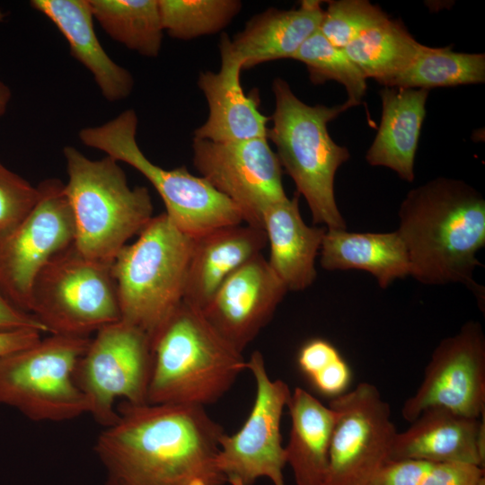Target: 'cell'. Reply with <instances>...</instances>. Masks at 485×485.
Masks as SVG:
<instances>
[{
	"mask_svg": "<svg viewBox=\"0 0 485 485\" xmlns=\"http://www.w3.org/2000/svg\"><path fill=\"white\" fill-rule=\"evenodd\" d=\"M94 451L106 485H225L216 463L224 428L199 405L122 401Z\"/></svg>",
	"mask_w": 485,
	"mask_h": 485,
	"instance_id": "obj_1",
	"label": "cell"
},
{
	"mask_svg": "<svg viewBox=\"0 0 485 485\" xmlns=\"http://www.w3.org/2000/svg\"><path fill=\"white\" fill-rule=\"evenodd\" d=\"M397 232L409 255L410 276L425 285L459 283L480 301L474 279L485 246V199L463 181L436 177L410 190L399 209Z\"/></svg>",
	"mask_w": 485,
	"mask_h": 485,
	"instance_id": "obj_2",
	"label": "cell"
},
{
	"mask_svg": "<svg viewBox=\"0 0 485 485\" xmlns=\"http://www.w3.org/2000/svg\"><path fill=\"white\" fill-rule=\"evenodd\" d=\"M148 404L205 405L217 401L246 368L242 353L181 302L151 339Z\"/></svg>",
	"mask_w": 485,
	"mask_h": 485,
	"instance_id": "obj_3",
	"label": "cell"
},
{
	"mask_svg": "<svg viewBox=\"0 0 485 485\" xmlns=\"http://www.w3.org/2000/svg\"><path fill=\"white\" fill-rule=\"evenodd\" d=\"M272 92L275 110L269 118L272 127L268 129V138L276 146L281 167L306 200L314 224H322L327 229H346L335 199L334 179L350 154L332 140L327 125L352 104L346 101L331 107L308 105L280 77L274 79Z\"/></svg>",
	"mask_w": 485,
	"mask_h": 485,
	"instance_id": "obj_4",
	"label": "cell"
},
{
	"mask_svg": "<svg viewBox=\"0 0 485 485\" xmlns=\"http://www.w3.org/2000/svg\"><path fill=\"white\" fill-rule=\"evenodd\" d=\"M63 154L74 245L87 258L112 263L154 216L150 193L143 186L130 188L124 171L110 156L92 160L71 146H65Z\"/></svg>",
	"mask_w": 485,
	"mask_h": 485,
	"instance_id": "obj_5",
	"label": "cell"
},
{
	"mask_svg": "<svg viewBox=\"0 0 485 485\" xmlns=\"http://www.w3.org/2000/svg\"><path fill=\"white\" fill-rule=\"evenodd\" d=\"M194 242L164 212L121 249L111 265L121 321L152 339L183 300Z\"/></svg>",
	"mask_w": 485,
	"mask_h": 485,
	"instance_id": "obj_6",
	"label": "cell"
},
{
	"mask_svg": "<svg viewBox=\"0 0 485 485\" xmlns=\"http://www.w3.org/2000/svg\"><path fill=\"white\" fill-rule=\"evenodd\" d=\"M137 117L127 110L99 126L79 131L81 142L138 171L162 198L165 214L184 234L196 239L216 229L240 225L238 207L203 177L186 167L164 169L151 162L137 142Z\"/></svg>",
	"mask_w": 485,
	"mask_h": 485,
	"instance_id": "obj_7",
	"label": "cell"
},
{
	"mask_svg": "<svg viewBox=\"0 0 485 485\" xmlns=\"http://www.w3.org/2000/svg\"><path fill=\"white\" fill-rule=\"evenodd\" d=\"M90 340L49 334L0 358V403L34 421H65L88 413L75 373Z\"/></svg>",
	"mask_w": 485,
	"mask_h": 485,
	"instance_id": "obj_8",
	"label": "cell"
},
{
	"mask_svg": "<svg viewBox=\"0 0 485 485\" xmlns=\"http://www.w3.org/2000/svg\"><path fill=\"white\" fill-rule=\"evenodd\" d=\"M112 263L83 255L73 244L38 274L30 313L48 334L91 337L120 320Z\"/></svg>",
	"mask_w": 485,
	"mask_h": 485,
	"instance_id": "obj_9",
	"label": "cell"
},
{
	"mask_svg": "<svg viewBox=\"0 0 485 485\" xmlns=\"http://www.w3.org/2000/svg\"><path fill=\"white\" fill-rule=\"evenodd\" d=\"M94 334L77 364L75 379L87 400L88 414L105 428L119 417L117 399L136 405L147 403L151 340L146 332L121 320Z\"/></svg>",
	"mask_w": 485,
	"mask_h": 485,
	"instance_id": "obj_10",
	"label": "cell"
},
{
	"mask_svg": "<svg viewBox=\"0 0 485 485\" xmlns=\"http://www.w3.org/2000/svg\"><path fill=\"white\" fill-rule=\"evenodd\" d=\"M38 188L40 196L35 207L14 230L0 238V292L13 306L28 313L38 274L75 241L65 183L49 178Z\"/></svg>",
	"mask_w": 485,
	"mask_h": 485,
	"instance_id": "obj_11",
	"label": "cell"
},
{
	"mask_svg": "<svg viewBox=\"0 0 485 485\" xmlns=\"http://www.w3.org/2000/svg\"><path fill=\"white\" fill-rule=\"evenodd\" d=\"M336 413L322 485H367L389 461L398 431L377 387L358 384L329 403Z\"/></svg>",
	"mask_w": 485,
	"mask_h": 485,
	"instance_id": "obj_12",
	"label": "cell"
},
{
	"mask_svg": "<svg viewBox=\"0 0 485 485\" xmlns=\"http://www.w3.org/2000/svg\"><path fill=\"white\" fill-rule=\"evenodd\" d=\"M246 368L256 384L254 402L242 427L234 435L221 436L216 463L231 485H253L261 477L285 485L287 461L280 424L291 392L282 380L269 378L260 351L251 354Z\"/></svg>",
	"mask_w": 485,
	"mask_h": 485,
	"instance_id": "obj_13",
	"label": "cell"
},
{
	"mask_svg": "<svg viewBox=\"0 0 485 485\" xmlns=\"http://www.w3.org/2000/svg\"><path fill=\"white\" fill-rule=\"evenodd\" d=\"M192 152L201 177L238 207L246 225L263 229L267 208L287 198L281 164L267 137L226 142L193 138Z\"/></svg>",
	"mask_w": 485,
	"mask_h": 485,
	"instance_id": "obj_14",
	"label": "cell"
},
{
	"mask_svg": "<svg viewBox=\"0 0 485 485\" xmlns=\"http://www.w3.org/2000/svg\"><path fill=\"white\" fill-rule=\"evenodd\" d=\"M432 407L475 419L484 414L485 338L480 322H468L439 342L419 387L404 402L401 416L411 423Z\"/></svg>",
	"mask_w": 485,
	"mask_h": 485,
	"instance_id": "obj_15",
	"label": "cell"
},
{
	"mask_svg": "<svg viewBox=\"0 0 485 485\" xmlns=\"http://www.w3.org/2000/svg\"><path fill=\"white\" fill-rule=\"evenodd\" d=\"M287 292L260 253L230 275L201 311L213 328L242 353L270 321Z\"/></svg>",
	"mask_w": 485,
	"mask_h": 485,
	"instance_id": "obj_16",
	"label": "cell"
},
{
	"mask_svg": "<svg viewBox=\"0 0 485 485\" xmlns=\"http://www.w3.org/2000/svg\"><path fill=\"white\" fill-rule=\"evenodd\" d=\"M220 68L198 75V85L208 104L206 122L195 129L197 139L215 142L268 138L269 118L260 110L258 90L245 94L240 82L242 65L231 48L226 33L220 38Z\"/></svg>",
	"mask_w": 485,
	"mask_h": 485,
	"instance_id": "obj_17",
	"label": "cell"
},
{
	"mask_svg": "<svg viewBox=\"0 0 485 485\" xmlns=\"http://www.w3.org/2000/svg\"><path fill=\"white\" fill-rule=\"evenodd\" d=\"M481 418L465 417L441 407L428 408L410 428L396 434L389 461L411 459L484 467V415Z\"/></svg>",
	"mask_w": 485,
	"mask_h": 485,
	"instance_id": "obj_18",
	"label": "cell"
},
{
	"mask_svg": "<svg viewBox=\"0 0 485 485\" xmlns=\"http://www.w3.org/2000/svg\"><path fill=\"white\" fill-rule=\"evenodd\" d=\"M263 229L227 225L195 239L183 302L203 310L223 282L267 244Z\"/></svg>",
	"mask_w": 485,
	"mask_h": 485,
	"instance_id": "obj_19",
	"label": "cell"
},
{
	"mask_svg": "<svg viewBox=\"0 0 485 485\" xmlns=\"http://www.w3.org/2000/svg\"><path fill=\"white\" fill-rule=\"evenodd\" d=\"M299 194L267 208L263 230L269 243L268 263L287 291H303L315 280V259L327 228L307 225L299 210Z\"/></svg>",
	"mask_w": 485,
	"mask_h": 485,
	"instance_id": "obj_20",
	"label": "cell"
},
{
	"mask_svg": "<svg viewBox=\"0 0 485 485\" xmlns=\"http://www.w3.org/2000/svg\"><path fill=\"white\" fill-rule=\"evenodd\" d=\"M30 4L56 25L66 40L71 55L93 75L107 101H118L129 96L133 76L101 45L89 0H32Z\"/></svg>",
	"mask_w": 485,
	"mask_h": 485,
	"instance_id": "obj_21",
	"label": "cell"
},
{
	"mask_svg": "<svg viewBox=\"0 0 485 485\" xmlns=\"http://www.w3.org/2000/svg\"><path fill=\"white\" fill-rule=\"evenodd\" d=\"M428 93L425 89L400 87H384L380 91L381 122L366 154L370 165L389 168L401 179L413 181Z\"/></svg>",
	"mask_w": 485,
	"mask_h": 485,
	"instance_id": "obj_22",
	"label": "cell"
},
{
	"mask_svg": "<svg viewBox=\"0 0 485 485\" xmlns=\"http://www.w3.org/2000/svg\"><path fill=\"white\" fill-rule=\"evenodd\" d=\"M323 9L318 0H303L290 10L269 8L251 18L231 40L242 69L278 59L293 58L320 27Z\"/></svg>",
	"mask_w": 485,
	"mask_h": 485,
	"instance_id": "obj_23",
	"label": "cell"
},
{
	"mask_svg": "<svg viewBox=\"0 0 485 485\" xmlns=\"http://www.w3.org/2000/svg\"><path fill=\"white\" fill-rule=\"evenodd\" d=\"M320 253V264L324 269L367 271L382 288L410 276L407 249L397 230L350 233L346 229H326Z\"/></svg>",
	"mask_w": 485,
	"mask_h": 485,
	"instance_id": "obj_24",
	"label": "cell"
},
{
	"mask_svg": "<svg viewBox=\"0 0 485 485\" xmlns=\"http://www.w3.org/2000/svg\"><path fill=\"white\" fill-rule=\"evenodd\" d=\"M287 407L291 419L287 464L296 485H322L336 413L299 387L291 392Z\"/></svg>",
	"mask_w": 485,
	"mask_h": 485,
	"instance_id": "obj_25",
	"label": "cell"
},
{
	"mask_svg": "<svg viewBox=\"0 0 485 485\" xmlns=\"http://www.w3.org/2000/svg\"><path fill=\"white\" fill-rule=\"evenodd\" d=\"M421 45L401 21L388 18L343 49L366 79L387 87L410 66Z\"/></svg>",
	"mask_w": 485,
	"mask_h": 485,
	"instance_id": "obj_26",
	"label": "cell"
},
{
	"mask_svg": "<svg viewBox=\"0 0 485 485\" xmlns=\"http://www.w3.org/2000/svg\"><path fill=\"white\" fill-rule=\"evenodd\" d=\"M93 18L115 41L155 57L163 43L158 0H89Z\"/></svg>",
	"mask_w": 485,
	"mask_h": 485,
	"instance_id": "obj_27",
	"label": "cell"
},
{
	"mask_svg": "<svg viewBox=\"0 0 485 485\" xmlns=\"http://www.w3.org/2000/svg\"><path fill=\"white\" fill-rule=\"evenodd\" d=\"M485 82V55L421 45L410 66L387 87L428 90Z\"/></svg>",
	"mask_w": 485,
	"mask_h": 485,
	"instance_id": "obj_28",
	"label": "cell"
},
{
	"mask_svg": "<svg viewBox=\"0 0 485 485\" xmlns=\"http://www.w3.org/2000/svg\"><path fill=\"white\" fill-rule=\"evenodd\" d=\"M163 31L182 40L221 31L240 12L238 0H158Z\"/></svg>",
	"mask_w": 485,
	"mask_h": 485,
	"instance_id": "obj_29",
	"label": "cell"
},
{
	"mask_svg": "<svg viewBox=\"0 0 485 485\" xmlns=\"http://www.w3.org/2000/svg\"><path fill=\"white\" fill-rule=\"evenodd\" d=\"M292 59L304 63L314 84L329 80L342 84L352 106L359 105L366 92V78L343 48L330 43L318 30L299 48Z\"/></svg>",
	"mask_w": 485,
	"mask_h": 485,
	"instance_id": "obj_30",
	"label": "cell"
},
{
	"mask_svg": "<svg viewBox=\"0 0 485 485\" xmlns=\"http://www.w3.org/2000/svg\"><path fill=\"white\" fill-rule=\"evenodd\" d=\"M327 3L319 31L330 43L340 48L389 18L378 5L366 0Z\"/></svg>",
	"mask_w": 485,
	"mask_h": 485,
	"instance_id": "obj_31",
	"label": "cell"
},
{
	"mask_svg": "<svg viewBox=\"0 0 485 485\" xmlns=\"http://www.w3.org/2000/svg\"><path fill=\"white\" fill-rule=\"evenodd\" d=\"M40 196L38 186L31 185L0 162V238L29 216Z\"/></svg>",
	"mask_w": 485,
	"mask_h": 485,
	"instance_id": "obj_32",
	"label": "cell"
},
{
	"mask_svg": "<svg viewBox=\"0 0 485 485\" xmlns=\"http://www.w3.org/2000/svg\"><path fill=\"white\" fill-rule=\"evenodd\" d=\"M485 468L463 463H432L419 485H479Z\"/></svg>",
	"mask_w": 485,
	"mask_h": 485,
	"instance_id": "obj_33",
	"label": "cell"
},
{
	"mask_svg": "<svg viewBox=\"0 0 485 485\" xmlns=\"http://www.w3.org/2000/svg\"><path fill=\"white\" fill-rule=\"evenodd\" d=\"M431 464L411 459L387 461L367 485H419Z\"/></svg>",
	"mask_w": 485,
	"mask_h": 485,
	"instance_id": "obj_34",
	"label": "cell"
},
{
	"mask_svg": "<svg viewBox=\"0 0 485 485\" xmlns=\"http://www.w3.org/2000/svg\"><path fill=\"white\" fill-rule=\"evenodd\" d=\"M340 357L331 343L322 339H313L300 348L297 362L300 369L311 378Z\"/></svg>",
	"mask_w": 485,
	"mask_h": 485,
	"instance_id": "obj_35",
	"label": "cell"
},
{
	"mask_svg": "<svg viewBox=\"0 0 485 485\" xmlns=\"http://www.w3.org/2000/svg\"><path fill=\"white\" fill-rule=\"evenodd\" d=\"M350 378V369L340 356L310 379L320 392L336 397L345 392Z\"/></svg>",
	"mask_w": 485,
	"mask_h": 485,
	"instance_id": "obj_36",
	"label": "cell"
},
{
	"mask_svg": "<svg viewBox=\"0 0 485 485\" xmlns=\"http://www.w3.org/2000/svg\"><path fill=\"white\" fill-rule=\"evenodd\" d=\"M32 329L46 332L43 325L31 313L13 306L0 292V330Z\"/></svg>",
	"mask_w": 485,
	"mask_h": 485,
	"instance_id": "obj_37",
	"label": "cell"
},
{
	"mask_svg": "<svg viewBox=\"0 0 485 485\" xmlns=\"http://www.w3.org/2000/svg\"><path fill=\"white\" fill-rule=\"evenodd\" d=\"M41 334L32 329L0 330V358L34 344Z\"/></svg>",
	"mask_w": 485,
	"mask_h": 485,
	"instance_id": "obj_38",
	"label": "cell"
},
{
	"mask_svg": "<svg viewBox=\"0 0 485 485\" xmlns=\"http://www.w3.org/2000/svg\"><path fill=\"white\" fill-rule=\"evenodd\" d=\"M12 99L10 87L0 80V118L5 113Z\"/></svg>",
	"mask_w": 485,
	"mask_h": 485,
	"instance_id": "obj_39",
	"label": "cell"
},
{
	"mask_svg": "<svg viewBox=\"0 0 485 485\" xmlns=\"http://www.w3.org/2000/svg\"><path fill=\"white\" fill-rule=\"evenodd\" d=\"M5 13L2 10H0V22H2L4 20Z\"/></svg>",
	"mask_w": 485,
	"mask_h": 485,
	"instance_id": "obj_40",
	"label": "cell"
},
{
	"mask_svg": "<svg viewBox=\"0 0 485 485\" xmlns=\"http://www.w3.org/2000/svg\"><path fill=\"white\" fill-rule=\"evenodd\" d=\"M479 485H485V479H483Z\"/></svg>",
	"mask_w": 485,
	"mask_h": 485,
	"instance_id": "obj_41",
	"label": "cell"
}]
</instances>
